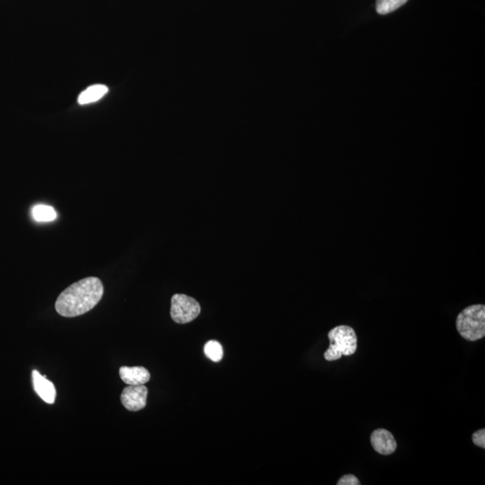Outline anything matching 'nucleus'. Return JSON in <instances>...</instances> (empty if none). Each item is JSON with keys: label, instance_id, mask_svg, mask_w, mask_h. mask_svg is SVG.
<instances>
[{"label": "nucleus", "instance_id": "2", "mask_svg": "<svg viewBox=\"0 0 485 485\" xmlns=\"http://www.w3.org/2000/svg\"><path fill=\"white\" fill-rule=\"evenodd\" d=\"M457 330L469 342L484 338L485 335V306L473 305L463 309L457 315Z\"/></svg>", "mask_w": 485, "mask_h": 485}, {"label": "nucleus", "instance_id": "5", "mask_svg": "<svg viewBox=\"0 0 485 485\" xmlns=\"http://www.w3.org/2000/svg\"><path fill=\"white\" fill-rule=\"evenodd\" d=\"M149 390L144 386H128L123 390L120 401L123 407L130 412H137L146 407Z\"/></svg>", "mask_w": 485, "mask_h": 485}, {"label": "nucleus", "instance_id": "12", "mask_svg": "<svg viewBox=\"0 0 485 485\" xmlns=\"http://www.w3.org/2000/svg\"><path fill=\"white\" fill-rule=\"evenodd\" d=\"M204 353L209 360L214 361V363H219L222 360L224 353H223L222 345L217 340H212L206 343Z\"/></svg>", "mask_w": 485, "mask_h": 485}, {"label": "nucleus", "instance_id": "14", "mask_svg": "<svg viewBox=\"0 0 485 485\" xmlns=\"http://www.w3.org/2000/svg\"><path fill=\"white\" fill-rule=\"evenodd\" d=\"M338 485H360V481L353 474H345L337 483Z\"/></svg>", "mask_w": 485, "mask_h": 485}, {"label": "nucleus", "instance_id": "13", "mask_svg": "<svg viewBox=\"0 0 485 485\" xmlns=\"http://www.w3.org/2000/svg\"><path fill=\"white\" fill-rule=\"evenodd\" d=\"M472 440L474 445L485 449V429H481L480 431L473 433Z\"/></svg>", "mask_w": 485, "mask_h": 485}, {"label": "nucleus", "instance_id": "7", "mask_svg": "<svg viewBox=\"0 0 485 485\" xmlns=\"http://www.w3.org/2000/svg\"><path fill=\"white\" fill-rule=\"evenodd\" d=\"M32 377L33 388L37 395L47 404H53L56 399V390H55L54 385L37 370L33 371Z\"/></svg>", "mask_w": 485, "mask_h": 485}, {"label": "nucleus", "instance_id": "1", "mask_svg": "<svg viewBox=\"0 0 485 485\" xmlns=\"http://www.w3.org/2000/svg\"><path fill=\"white\" fill-rule=\"evenodd\" d=\"M104 295V285L98 278L88 277L71 285L58 296L55 308L64 318L85 314L98 304Z\"/></svg>", "mask_w": 485, "mask_h": 485}, {"label": "nucleus", "instance_id": "6", "mask_svg": "<svg viewBox=\"0 0 485 485\" xmlns=\"http://www.w3.org/2000/svg\"><path fill=\"white\" fill-rule=\"evenodd\" d=\"M370 442L374 450L384 456L391 455L397 448L395 437L385 429H377L374 431L370 436Z\"/></svg>", "mask_w": 485, "mask_h": 485}, {"label": "nucleus", "instance_id": "9", "mask_svg": "<svg viewBox=\"0 0 485 485\" xmlns=\"http://www.w3.org/2000/svg\"><path fill=\"white\" fill-rule=\"evenodd\" d=\"M108 88L105 85H94L82 92L78 96V102L80 105L93 104L99 101L108 94Z\"/></svg>", "mask_w": 485, "mask_h": 485}, {"label": "nucleus", "instance_id": "3", "mask_svg": "<svg viewBox=\"0 0 485 485\" xmlns=\"http://www.w3.org/2000/svg\"><path fill=\"white\" fill-rule=\"evenodd\" d=\"M329 348L325 353L328 361L340 360L343 356L353 355L358 348V337L353 328L339 325L328 333Z\"/></svg>", "mask_w": 485, "mask_h": 485}, {"label": "nucleus", "instance_id": "10", "mask_svg": "<svg viewBox=\"0 0 485 485\" xmlns=\"http://www.w3.org/2000/svg\"><path fill=\"white\" fill-rule=\"evenodd\" d=\"M32 215L37 222H51L57 218V212L48 205H36L32 209Z\"/></svg>", "mask_w": 485, "mask_h": 485}, {"label": "nucleus", "instance_id": "11", "mask_svg": "<svg viewBox=\"0 0 485 485\" xmlns=\"http://www.w3.org/2000/svg\"><path fill=\"white\" fill-rule=\"evenodd\" d=\"M408 0H377L376 10L380 15H387L404 6Z\"/></svg>", "mask_w": 485, "mask_h": 485}, {"label": "nucleus", "instance_id": "4", "mask_svg": "<svg viewBox=\"0 0 485 485\" xmlns=\"http://www.w3.org/2000/svg\"><path fill=\"white\" fill-rule=\"evenodd\" d=\"M201 306L194 298L184 294H175L171 299V318L175 323H188L197 318Z\"/></svg>", "mask_w": 485, "mask_h": 485}, {"label": "nucleus", "instance_id": "8", "mask_svg": "<svg viewBox=\"0 0 485 485\" xmlns=\"http://www.w3.org/2000/svg\"><path fill=\"white\" fill-rule=\"evenodd\" d=\"M119 373L122 380L128 386H140L150 380V371L143 367H122Z\"/></svg>", "mask_w": 485, "mask_h": 485}]
</instances>
